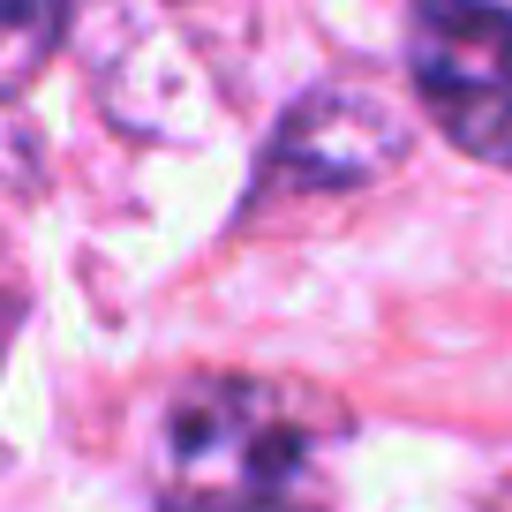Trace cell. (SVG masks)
I'll return each instance as SVG.
<instances>
[{
	"label": "cell",
	"instance_id": "2",
	"mask_svg": "<svg viewBox=\"0 0 512 512\" xmlns=\"http://www.w3.org/2000/svg\"><path fill=\"white\" fill-rule=\"evenodd\" d=\"M407 61H415V91L430 106V121L467 159L512 174V8L422 0Z\"/></svg>",
	"mask_w": 512,
	"mask_h": 512
},
{
	"label": "cell",
	"instance_id": "4",
	"mask_svg": "<svg viewBox=\"0 0 512 512\" xmlns=\"http://www.w3.org/2000/svg\"><path fill=\"white\" fill-rule=\"evenodd\" d=\"M0 16H8V83H31V68L68 23V0H0Z\"/></svg>",
	"mask_w": 512,
	"mask_h": 512
},
{
	"label": "cell",
	"instance_id": "1",
	"mask_svg": "<svg viewBox=\"0 0 512 512\" xmlns=\"http://www.w3.org/2000/svg\"><path fill=\"white\" fill-rule=\"evenodd\" d=\"M309 400L272 377H189L159 422L166 512H302L317 490Z\"/></svg>",
	"mask_w": 512,
	"mask_h": 512
},
{
	"label": "cell",
	"instance_id": "3",
	"mask_svg": "<svg viewBox=\"0 0 512 512\" xmlns=\"http://www.w3.org/2000/svg\"><path fill=\"white\" fill-rule=\"evenodd\" d=\"M407 121L377 91H309L264 151V189H369L407 159Z\"/></svg>",
	"mask_w": 512,
	"mask_h": 512
}]
</instances>
